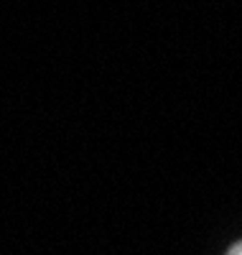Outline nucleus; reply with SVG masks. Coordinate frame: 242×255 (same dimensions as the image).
Here are the masks:
<instances>
[{
  "label": "nucleus",
  "instance_id": "nucleus-1",
  "mask_svg": "<svg viewBox=\"0 0 242 255\" xmlns=\"http://www.w3.org/2000/svg\"><path fill=\"white\" fill-rule=\"evenodd\" d=\"M240 255H242V253H240Z\"/></svg>",
  "mask_w": 242,
  "mask_h": 255
}]
</instances>
